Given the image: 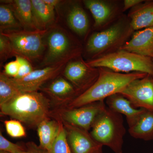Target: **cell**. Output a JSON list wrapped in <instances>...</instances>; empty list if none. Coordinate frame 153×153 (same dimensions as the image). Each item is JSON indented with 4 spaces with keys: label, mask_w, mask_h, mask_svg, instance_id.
<instances>
[{
    "label": "cell",
    "mask_w": 153,
    "mask_h": 153,
    "mask_svg": "<svg viewBox=\"0 0 153 153\" xmlns=\"http://www.w3.org/2000/svg\"><path fill=\"white\" fill-rule=\"evenodd\" d=\"M50 99L38 91L21 92L0 105L1 114L8 116L30 128H35L51 117Z\"/></svg>",
    "instance_id": "obj_1"
},
{
    "label": "cell",
    "mask_w": 153,
    "mask_h": 153,
    "mask_svg": "<svg viewBox=\"0 0 153 153\" xmlns=\"http://www.w3.org/2000/svg\"><path fill=\"white\" fill-rule=\"evenodd\" d=\"M134 31L130 19L124 14L108 27L91 34L83 52L90 60L117 52L129 41Z\"/></svg>",
    "instance_id": "obj_2"
},
{
    "label": "cell",
    "mask_w": 153,
    "mask_h": 153,
    "mask_svg": "<svg viewBox=\"0 0 153 153\" xmlns=\"http://www.w3.org/2000/svg\"><path fill=\"white\" fill-rule=\"evenodd\" d=\"M98 68L99 76L95 83L64 108H76L104 100L110 96L120 93L134 80L143 78L148 74L141 72L119 73L105 67Z\"/></svg>",
    "instance_id": "obj_3"
},
{
    "label": "cell",
    "mask_w": 153,
    "mask_h": 153,
    "mask_svg": "<svg viewBox=\"0 0 153 153\" xmlns=\"http://www.w3.org/2000/svg\"><path fill=\"white\" fill-rule=\"evenodd\" d=\"M46 36L47 52L41 62L43 67L67 64L81 56L83 49L79 41L70 36L63 29L50 28Z\"/></svg>",
    "instance_id": "obj_4"
},
{
    "label": "cell",
    "mask_w": 153,
    "mask_h": 153,
    "mask_svg": "<svg viewBox=\"0 0 153 153\" xmlns=\"http://www.w3.org/2000/svg\"><path fill=\"white\" fill-rule=\"evenodd\" d=\"M91 129V135L99 143L108 147L115 153H123L126 130L122 114L106 106Z\"/></svg>",
    "instance_id": "obj_5"
},
{
    "label": "cell",
    "mask_w": 153,
    "mask_h": 153,
    "mask_svg": "<svg viewBox=\"0 0 153 153\" xmlns=\"http://www.w3.org/2000/svg\"><path fill=\"white\" fill-rule=\"evenodd\" d=\"M86 61L89 66L94 68L105 67L119 73L141 72L153 76L152 58L126 50L121 49Z\"/></svg>",
    "instance_id": "obj_6"
},
{
    "label": "cell",
    "mask_w": 153,
    "mask_h": 153,
    "mask_svg": "<svg viewBox=\"0 0 153 153\" xmlns=\"http://www.w3.org/2000/svg\"><path fill=\"white\" fill-rule=\"evenodd\" d=\"M48 30H21L0 33L7 36L10 41L13 56L24 57L31 63L43 58L46 51V36Z\"/></svg>",
    "instance_id": "obj_7"
},
{
    "label": "cell",
    "mask_w": 153,
    "mask_h": 153,
    "mask_svg": "<svg viewBox=\"0 0 153 153\" xmlns=\"http://www.w3.org/2000/svg\"><path fill=\"white\" fill-rule=\"evenodd\" d=\"M106 107L104 100H101L76 108L55 109L52 111L51 117H56L64 122L88 131Z\"/></svg>",
    "instance_id": "obj_8"
},
{
    "label": "cell",
    "mask_w": 153,
    "mask_h": 153,
    "mask_svg": "<svg viewBox=\"0 0 153 153\" xmlns=\"http://www.w3.org/2000/svg\"><path fill=\"white\" fill-rule=\"evenodd\" d=\"M82 3L92 15L95 31L108 27L124 14L123 1L84 0Z\"/></svg>",
    "instance_id": "obj_9"
},
{
    "label": "cell",
    "mask_w": 153,
    "mask_h": 153,
    "mask_svg": "<svg viewBox=\"0 0 153 153\" xmlns=\"http://www.w3.org/2000/svg\"><path fill=\"white\" fill-rule=\"evenodd\" d=\"M99 74L98 68L89 66L80 56L69 61L61 74L73 85L79 96L95 83Z\"/></svg>",
    "instance_id": "obj_10"
},
{
    "label": "cell",
    "mask_w": 153,
    "mask_h": 153,
    "mask_svg": "<svg viewBox=\"0 0 153 153\" xmlns=\"http://www.w3.org/2000/svg\"><path fill=\"white\" fill-rule=\"evenodd\" d=\"M120 94L128 99L134 107L153 111V76L149 74L134 80Z\"/></svg>",
    "instance_id": "obj_11"
},
{
    "label": "cell",
    "mask_w": 153,
    "mask_h": 153,
    "mask_svg": "<svg viewBox=\"0 0 153 153\" xmlns=\"http://www.w3.org/2000/svg\"><path fill=\"white\" fill-rule=\"evenodd\" d=\"M66 64L47 66L34 70L21 79L10 77L12 83L21 92H33L41 90L42 86L62 74Z\"/></svg>",
    "instance_id": "obj_12"
},
{
    "label": "cell",
    "mask_w": 153,
    "mask_h": 153,
    "mask_svg": "<svg viewBox=\"0 0 153 153\" xmlns=\"http://www.w3.org/2000/svg\"><path fill=\"white\" fill-rule=\"evenodd\" d=\"M41 90L49 97L52 105L59 107L58 108L65 107L78 96L71 82L60 75L42 86Z\"/></svg>",
    "instance_id": "obj_13"
},
{
    "label": "cell",
    "mask_w": 153,
    "mask_h": 153,
    "mask_svg": "<svg viewBox=\"0 0 153 153\" xmlns=\"http://www.w3.org/2000/svg\"><path fill=\"white\" fill-rule=\"evenodd\" d=\"M63 123L72 153H103V146L97 142L88 131Z\"/></svg>",
    "instance_id": "obj_14"
},
{
    "label": "cell",
    "mask_w": 153,
    "mask_h": 153,
    "mask_svg": "<svg viewBox=\"0 0 153 153\" xmlns=\"http://www.w3.org/2000/svg\"><path fill=\"white\" fill-rule=\"evenodd\" d=\"M121 49L153 58V27L134 31Z\"/></svg>",
    "instance_id": "obj_15"
},
{
    "label": "cell",
    "mask_w": 153,
    "mask_h": 153,
    "mask_svg": "<svg viewBox=\"0 0 153 153\" xmlns=\"http://www.w3.org/2000/svg\"><path fill=\"white\" fill-rule=\"evenodd\" d=\"M105 103L113 111L125 116L129 128L135 124L146 110L134 107L128 99L120 93L108 97Z\"/></svg>",
    "instance_id": "obj_16"
},
{
    "label": "cell",
    "mask_w": 153,
    "mask_h": 153,
    "mask_svg": "<svg viewBox=\"0 0 153 153\" xmlns=\"http://www.w3.org/2000/svg\"><path fill=\"white\" fill-rule=\"evenodd\" d=\"M135 31L153 27V0H145L131 9L127 15Z\"/></svg>",
    "instance_id": "obj_17"
},
{
    "label": "cell",
    "mask_w": 153,
    "mask_h": 153,
    "mask_svg": "<svg viewBox=\"0 0 153 153\" xmlns=\"http://www.w3.org/2000/svg\"><path fill=\"white\" fill-rule=\"evenodd\" d=\"M67 23L69 28L79 37L85 38L90 30L88 15L82 4L76 2L72 5L67 15Z\"/></svg>",
    "instance_id": "obj_18"
},
{
    "label": "cell",
    "mask_w": 153,
    "mask_h": 153,
    "mask_svg": "<svg viewBox=\"0 0 153 153\" xmlns=\"http://www.w3.org/2000/svg\"><path fill=\"white\" fill-rule=\"evenodd\" d=\"M12 9L23 30L33 31L38 30L33 22L31 0L1 1Z\"/></svg>",
    "instance_id": "obj_19"
},
{
    "label": "cell",
    "mask_w": 153,
    "mask_h": 153,
    "mask_svg": "<svg viewBox=\"0 0 153 153\" xmlns=\"http://www.w3.org/2000/svg\"><path fill=\"white\" fill-rule=\"evenodd\" d=\"M33 22L38 30H47L55 20V9L49 7L44 0H31Z\"/></svg>",
    "instance_id": "obj_20"
},
{
    "label": "cell",
    "mask_w": 153,
    "mask_h": 153,
    "mask_svg": "<svg viewBox=\"0 0 153 153\" xmlns=\"http://www.w3.org/2000/svg\"><path fill=\"white\" fill-rule=\"evenodd\" d=\"M55 119H47L38 125L37 132L40 141V146L44 149L50 152L53 144L57 139L60 130V121L57 117Z\"/></svg>",
    "instance_id": "obj_21"
},
{
    "label": "cell",
    "mask_w": 153,
    "mask_h": 153,
    "mask_svg": "<svg viewBox=\"0 0 153 153\" xmlns=\"http://www.w3.org/2000/svg\"><path fill=\"white\" fill-rule=\"evenodd\" d=\"M128 131L134 138L145 141L153 140V111L145 110L135 124L129 128Z\"/></svg>",
    "instance_id": "obj_22"
},
{
    "label": "cell",
    "mask_w": 153,
    "mask_h": 153,
    "mask_svg": "<svg viewBox=\"0 0 153 153\" xmlns=\"http://www.w3.org/2000/svg\"><path fill=\"white\" fill-rule=\"evenodd\" d=\"M23 30L10 6L5 4L0 6L1 33L9 31Z\"/></svg>",
    "instance_id": "obj_23"
},
{
    "label": "cell",
    "mask_w": 153,
    "mask_h": 153,
    "mask_svg": "<svg viewBox=\"0 0 153 153\" xmlns=\"http://www.w3.org/2000/svg\"><path fill=\"white\" fill-rule=\"evenodd\" d=\"M11 82L10 76L2 72L0 74V105L5 103L20 93Z\"/></svg>",
    "instance_id": "obj_24"
},
{
    "label": "cell",
    "mask_w": 153,
    "mask_h": 153,
    "mask_svg": "<svg viewBox=\"0 0 153 153\" xmlns=\"http://www.w3.org/2000/svg\"><path fill=\"white\" fill-rule=\"evenodd\" d=\"M60 121V127L59 134L53 144L49 153H72L67 141L66 130L62 121L56 117Z\"/></svg>",
    "instance_id": "obj_25"
},
{
    "label": "cell",
    "mask_w": 153,
    "mask_h": 153,
    "mask_svg": "<svg viewBox=\"0 0 153 153\" xmlns=\"http://www.w3.org/2000/svg\"><path fill=\"white\" fill-rule=\"evenodd\" d=\"M6 131L12 137L20 138L26 136L25 128L21 122L16 120H5L4 122Z\"/></svg>",
    "instance_id": "obj_26"
},
{
    "label": "cell",
    "mask_w": 153,
    "mask_h": 153,
    "mask_svg": "<svg viewBox=\"0 0 153 153\" xmlns=\"http://www.w3.org/2000/svg\"><path fill=\"white\" fill-rule=\"evenodd\" d=\"M11 56H13V48L9 38L0 33V60L3 63Z\"/></svg>",
    "instance_id": "obj_27"
},
{
    "label": "cell",
    "mask_w": 153,
    "mask_h": 153,
    "mask_svg": "<svg viewBox=\"0 0 153 153\" xmlns=\"http://www.w3.org/2000/svg\"><path fill=\"white\" fill-rule=\"evenodd\" d=\"M15 57L20 64L19 73L16 77L15 78V79L23 78L30 74L34 70L31 63L27 60L20 56H16Z\"/></svg>",
    "instance_id": "obj_28"
},
{
    "label": "cell",
    "mask_w": 153,
    "mask_h": 153,
    "mask_svg": "<svg viewBox=\"0 0 153 153\" xmlns=\"http://www.w3.org/2000/svg\"><path fill=\"white\" fill-rule=\"evenodd\" d=\"M25 148L20 145L10 141L4 137L1 131L0 132V150L11 153L25 150Z\"/></svg>",
    "instance_id": "obj_29"
},
{
    "label": "cell",
    "mask_w": 153,
    "mask_h": 153,
    "mask_svg": "<svg viewBox=\"0 0 153 153\" xmlns=\"http://www.w3.org/2000/svg\"><path fill=\"white\" fill-rule=\"evenodd\" d=\"M19 68L20 64L19 61L16 59V60L10 61L5 65L3 72L7 76L15 78L19 73Z\"/></svg>",
    "instance_id": "obj_30"
},
{
    "label": "cell",
    "mask_w": 153,
    "mask_h": 153,
    "mask_svg": "<svg viewBox=\"0 0 153 153\" xmlns=\"http://www.w3.org/2000/svg\"><path fill=\"white\" fill-rule=\"evenodd\" d=\"M12 153H49L48 151L37 146L33 142L26 143L25 150L14 152Z\"/></svg>",
    "instance_id": "obj_31"
},
{
    "label": "cell",
    "mask_w": 153,
    "mask_h": 153,
    "mask_svg": "<svg viewBox=\"0 0 153 153\" xmlns=\"http://www.w3.org/2000/svg\"><path fill=\"white\" fill-rule=\"evenodd\" d=\"M145 0H124L123 13L129 9H131L139 4L143 2Z\"/></svg>",
    "instance_id": "obj_32"
},
{
    "label": "cell",
    "mask_w": 153,
    "mask_h": 153,
    "mask_svg": "<svg viewBox=\"0 0 153 153\" xmlns=\"http://www.w3.org/2000/svg\"><path fill=\"white\" fill-rule=\"evenodd\" d=\"M44 1L48 6L54 9H55V7L61 2L59 0H44Z\"/></svg>",
    "instance_id": "obj_33"
},
{
    "label": "cell",
    "mask_w": 153,
    "mask_h": 153,
    "mask_svg": "<svg viewBox=\"0 0 153 153\" xmlns=\"http://www.w3.org/2000/svg\"><path fill=\"white\" fill-rule=\"evenodd\" d=\"M0 153H11L9 152H5V151H1Z\"/></svg>",
    "instance_id": "obj_34"
},
{
    "label": "cell",
    "mask_w": 153,
    "mask_h": 153,
    "mask_svg": "<svg viewBox=\"0 0 153 153\" xmlns=\"http://www.w3.org/2000/svg\"><path fill=\"white\" fill-rule=\"evenodd\" d=\"M152 59H153V58H152Z\"/></svg>",
    "instance_id": "obj_35"
}]
</instances>
